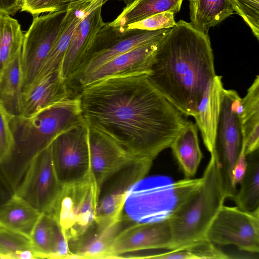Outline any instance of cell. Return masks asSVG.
I'll return each instance as SVG.
<instances>
[{"label":"cell","mask_w":259,"mask_h":259,"mask_svg":"<svg viewBox=\"0 0 259 259\" xmlns=\"http://www.w3.org/2000/svg\"><path fill=\"white\" fill-rule=\"evenodd\" d=\"M78 94L87 126L140 158L153 161L187 121L145 75L102 79Z\"/></svg>","instance_id":"obj_1"},{"label":"cell","mask_w":259,"mask_h":259,"mask_svg":"<svg viewBox=\"0 0 259 259\" xmlns=\"http://www.w3.org/2000/svg\"><path fill=\"white\" fill-rule=\"evenodd\" d=\"M216 75L208 33L180 20L159 42L149 79L182 114L194 117Z\"/></svg>","instance_id":"obj_2"},{"label":"cell","mask_w":259,"mask_h":259,"mask_svg":"<svg viewBox=\"0 0 259 259\" xmlns=\"http://www.w3.org/2000/svg\"><path fill=\"white\" fill-rule=\"evenodd\" d=\"M13 145L0 171L14 192L34 158L62 133L85 123L79 95L29 117L8 115Z\"/></svg>","instance_id":"obj_3"},{"label":"cell","mask_w":259,"mask_h":259,"mask_svg":"<svg viewBox=\"0 0 259 259\" xmlns=\"http://www.w3.org/2000/svg\"><path fill=\"white\" fill-rule=\"evenodd\" d=\"M210 154L202 184L168 218L172 234L170 249L185 248L206 239L209 226L224 205L226 197L215 150Z\"/></svg>","instance_id":"obj_4"},{"label":"cell","mask_w":259,"mask_h":259,"mask_svg":"<svg viewBox=\"0 0 259 259\" xmlns=\"http://www.w3.org/2000/svg\"><path fill=\"white\" fill-rule=\"evenodd\" d=\"M202 181V177L178 181L164 176L144 177L128 190L122 214L138 223L167 219Z\"/></svg>","instance_id":"obj_5"},{"label":"cell","mask_w":259,"mask_h":259,"mask_svg":"<svg viewBox=\"0 0 259 259\" xmlns=\"http://www.w3.org/2000/svg\"><path fill=\"white\" fill-rule=\"evenodd\" d=\"M241 98L233 90L224 89L218 124L215 151L225 196L237 192L233 171L243 144Z\"/></svg>","instance_id":"obj_6"},{"label":"cell","mask_w":259,"mask_h":259,"mask_svg":"<svg viewBox=\"0 0 259 259\" xmlns=\"http://www.w3.org/2000/svg\"><path fill=\"white\" fill-rule=\"evenodd\" d=\"M170 29H124L110 22L105 23L96 34L83 64L67 80L68 84L118 55L139 46L160 41Z\"/></svg>","instance_id":"obj_7"},{"label":"cell","mask_w":259,"mask_h":259,"mask_svg":"<svg viewBox=\"0 0 259 259\" xmlns=\"http://www.w3.org/2000/svg\"><path fill=\"white\" fill-rule=\"evenodd\" d=\"M98 189L91 176L83 181L63 186L51 212L70 241L82 234L95 221Z\"/></svg>","instance_id":"obj_8"},{"label":"cell","mask_w":259,"mask_h":259,"mask_svg":"<svg viewBox=\"0 0 259 259\" xmlns=\"http://www.w3.org/2000/svg\"><path fill=\"white\" fill-rule=\"evenodd\" d=\"M66 13V10H63L34 17L24 34L21 50L22 93L37 78L57 39Z\"/></svg>","instance_id":"obj_9"},{"label":"cell","mask_w":259,"mask_h":259,"mask_svg":"<svg viewBox=\"0 0 259 259\" xmlns=\"http://www.w3.org/2000/svg\"><path fill=\"white\" fill-rule=\"evenodd\" d=\"M51 151L54 170L63 186L91 177L88 126L85 123L57 137L51 144Z\"/></svg>","instance_id":"obj_10"},{"label":"cell","mask_w":259,"mask_h":259,"mask_svg":"<svg viewBox=\"0 0 259 259\" xmlns=\"http://www.w3.org/2000/svg\"><path fill=\"white\" fill-rule=\"evenodd\" d=\"M206 239L214 244L233 245L259 252V208L252 211L223 205L210 224Z\"/></svg>","instance_id":"obj_11"},{"label":"cell","mask_w":259,"mask_h":259,"mask_svg":"<svg viewBox=\"0 0 259 259\" xmlns=\"http://www.w3.org/2000/svg\"><path fill=\"white\" fill-rule=\"evenodd\" d=\"M63 188L54 170L50 145L32 160L14 195L40 213H50Z\"/></svg>","instance_id":"obj_12"},{"label":"cell","mask_w":259,"mask_h":259,"mask_svg":"<svg viewBox=\"0 0 259 259\" xmlns=\"http://www.w3.org/2000/svg\"><path fill=\"white\" fill-rule=\"evenodd\" d=\"M153 161L136 160L108 177L98 190L96 219L115 220L122 214L127 193L137 182L145 177Z\"/></svg>","instance_id":"obj_13"},{"label":"cell","mask_w":259,"mask_h":259,"mask_svg":"<svg viewBox=\"0 0 259 259\" xmlns=\"http://www.w3.org/2000/svg\"><path fill=\"white\" fill-rule=\"evenodd\" d=\"M160 41L139 46L118 55L68 85L73 92L76 91L75 93L78 94L83 87L108 78L139 75L148 76L151 73Z\"/></svg>","instance_id":"obj_14"},{"label":"cell","mask_w":259,"mask_h":259,"mask_svg":"<svg viewBox=\"0 0 259 259\" xmlns=\"http://www.w3.org/2000/svg\"><path fill=\"white\" fill-rule=\"evenodd\" d=\"M171 240L168 219L153 223L133 222L117 236L108 258H120L124 254L138 251L170 249Z\"/></svg>","instance_id":"obj_15"},{"label":"cell","mask_w":259,"mask_h":259,"mask_svg":"<svg viewBox=\"0 0 259 259\" xmlns=\"http://www.w3.org/2000/svg\"><path fill=\"white\" fill-rule=\"evenodd\" d=\"M133 222L123 215L115 220L96 219L82 234L68 242L70 258H108L117 236Z\"/></svg>","instance_id":"obj_16"},{"label":"cell","mask_w":259,"mask_h":259,"mask_svg":"<svg viewBox=\"0 0 259 259\" xmlns=\"http://www.w3.org/2000/svg\"><path fill=\"white\" fill-rule=\"evenodd\" d=\"M91 176L97 189L108 177L139 159L105 134L88 127Z\"/></svg>","instance_id":"obj_17"},{"label":"cell","mask_w":259,"mask_h":259,"mask_svg":"<svg viewBox=\"0 0 259 259\" xmlns=\"http://www.w3.org/2000/svg\"><path fill=\"white\" fill-rule=\"evenodd\" d=\"M102 6L88 13L75 29L59 68L64 79L67 80L82 66L96 34L104 24Z\"/></svg>","instance_id":"obj_18"},{"label":"cell","mask_w":259,"mask_h":259,"mask_svg":"<svg viewBox=\"0 0 259 259\" xmlns=\"http://www.w3.org/2000/svg\"><path fill=\"white\" fill-rule=\"evenodd\" d=\"M74 94L67 80L60 75L59 69L34 82L22 94V115L31 116Z\"/></svg>","instance_id":"obj_19"},{"label":"cell","mask_w":259,"mask_h":259,"mask_svg":"<svg viewBox=\"0 0 259 259\" xmlns=\"http://www.w3.org/2000/svg\"><path fill=\"white\" fill-rule=\"evenodd\" d=\"M106 2L104 0H95L72 4L67 6L57 39L34 82L59 69L72 35L78 24L88 13L99 6H103Z\"/></svg>","instance_id":"obj_20"},{"label":"cell","mask_w":259,"mask_h":259,"mask_svg":"<svg viewBox=\"0 0 259 259\" xmlns=\"http://www.w3.org/2000/svg\"><path fill=\"white\" fill-rule=\"evenodd\" d=\"M222 76L215 75L206 85L193 117L207 150L211 153L215 150L217 131L224 91Z\"/></svg>","instance_id":"obj_21"},{"label":"cell","mask_w":259,"mask_h":259,"mask_svg":"<svg viewBox=\"0 0 259 259\" xmlns=\"http://www.w3.org/2000/svg\"><path fill=\"white\" fill-rule=\"evenodd\" d=\"M169 148L171 149L185 178H192L195 175L203 157L196 124L187 120Z\"/></svg>","instance_id":"obj_22"},{"label":"cell","mask_w":259,"mask_h":259,"mask_svg":"<svg viewBox=\"0 0 259 259\" xmlns=\"http://www.w3.org/2000/svg\"><path fill=\"white\" fill-rule=\"evenodd\" d=\"M22 83L21 51L0 76V103L9 116L22 115Z\"/></svg>","instance_id":"obj_23"},{"label":"cell","mask_w":259,"mask_h":259,"mask_svg":"<svg viewBox=\"0 0 259 259\" xmlns=\"http://www.w3.org/2000/svg\"><path fill=\"white\" fill-rule=\"evenodd\" d=\"M40 214L29 204L14 194L0 209V228L29 238Z\"/></svg>","instance_id":"obj_24"},{"label":"cell","mask_w":259,"mask_h":259,"mask_svg":"<svg viewBox=\"0 0 259 259\" xmlns=\"http://www.w3.org/2000/svg\"><path fill=\"white\" fill-rule=\"evenodd\" d=\"M241 122L246 155L258 150L259 147V76H256L241 99Z\"/></svg>","instance_id":"obj_25"},{"label":"cell","mask_w":259,"mask_h":259,"mask_svg":"<svg viewBox=\"0 0 259 259\" xmlns=\"http://www.w3.org/2000/svg\"><path fill=\"white\" fill-rule=\"evenodd\" d=\"M189 8L190 23L205 33L234 13L231 0H190Z\"/></svg>","instance_id":"obj_26"},{"label":"cell","mask_w":259,"mask_h":259,"mask_svg":"<svg viewBox=\"0 0 259 259\" xmlns=\"http://www.w3.org/2000/svg\"><path fill=\"white\" fill-rule=\"evenodd\" d=\"M183 0H135L126 6L110 23L124 28L152 15L166 12L176 14L181 8Z\"/></svg>","instance_id":"obj_27"},{"label":"cell","mask_w":259,"mask_h":259,"mask_svg":"<svg viewBox=\"0 0 259 259\" xmlns=\"http://www.w3.org/2000/svg\"><path fill=\"white\" fill-rule=\"evenodd\" d=\"M246 158V168L239 183L240 188L232 199L241 210L252 211L259 208L258 150L247 155Z\"/></svg>","instance_id":"obj_28"},{"label":"cell","mask_w":259,"mask_h":259,"mask_svg":"<svg viewBox=\"0 0 259 259\" xmlns=\"http://www.w3.org/2000/svg\"><path fill=\"white\" fill-rule=\"evenodd\" d=\"M24 34L18 21L0 13V76L8 64L21 51Z\"/></svg>","instance_id":"obj_29"},{"label":"cell","mask_w":259,"mask_h":259,"mask_svg":"<svg viewBox=\"0 0 259 259\" xmlns=\"http://www.w3.org/2000/svg\"><path fill=\"white\" fill-rule=\"evenodd\" d=\"M0 258L34 259L39 257L29 238L0 228Z\"/></svg>","instance_id":"obj_30"},{"label":"cell","mask_w":259,"mask_h":259,"mask_svg":"<svg viewBox=\"0 0 259 259\" xmlns=\"http://www.w3.org/2000/svg\"><path fill=\"white\" fill-rule=\"evenodd\" d=\"M56 220L49 213L40 214L30 236L31 243L39 258H51Z\"/></svg>","instance_id":"obj_31"},{"label":"cell","mask_w":259,"mask_h":259,"mask_svg":"<svg viewBox=\"0 0 259 259\" xmlns=\"http://www.w3.org/2000/svg\"><path fill=\"white\" fill-rule=\"evenodd\" d=\"M234 12L240 15L259 40V0H231Z\"/></svg>","instance_id":"obj_32"},{"label":"cell","mask_w":259,"mask_h":259,"mask_svg":"<svg viewBox=\"0 0 259 259\" xmlns=\"http://www.w3.org/2000/svg\"><path fill=\"white\" fill-rule=\"evenodd\" d=\"M176 23L175 14L170 12H166L152 15L140 21L128 24L123 28L155 30L171 28Z\"/></svg>","instance_id":"obj_33"},{"label":"cell","mask_w":259,"mask_h":259,"mask_svg":"<svg viewBox=\"0 0 259 259\" xmlns=\"http://www.w3.org/2000/svg\"><path fill=\"white\" fill-rule=\"evenodd\" d=\"M13 145L8 115L0 103V164L10 156Z\"/></svg>","instance_id":"obj_34"},{"label":"cell","mask_w":259,"mask_h":259,"mask_svg":"<svg viewBox=\"0 0 259 259\" xmlns=\"http://www.w3.org/2000/svg\"><path fill=\"white\" fill-rule=\"evenodd\" d=\"M51 258H70L68 241L56 220L54 229L53 250Z\"/></svg>","instance_id":"obj_35"},{"label":"cell","mask_w":259,"mask_h":259,"mask_svg":"<svg viewBox=\"0 0 259 259\" xmlns=\"http://www.w3.org/2000/svg\"><path fill=\"white\" fill-rule=\"evenodd\" d=\"M59 0H24L21 11H25L34 17L46 12L57 11Z\"/></svg>","instance_id":"obj_36"},{"label":"cell","mask_w":259,"mask_h":259,"mask_svg":"<svg viewBox=\"0 0 259 259\" xmlns=\"http://www.w3.org/2000/svg\"><path fill=\"white\" fill-rule=\"evenodd\" d=\"M246 156L243 141V144L233 171V181L236 186L239 184L245 172L247 165Z\"/></svg>","instance_id":"obj_37"},{"label":"cell","mask_w":259,"mask_h":259,"mask_svg":"<svg viewBox=\"0 0 259 259\" xmlns=\"http://www.w3.org/2000/svg\"><path fill=\"white\" fill-rule=\"evenodd\" d=\"M14 194L13 190L0 171V209Z\"/></svg>","instance_id":"obj_38"},{"label":"cell","mask_w":259,"mask_h":259,"mask_svg":"<svg viewBox=\"0 0 259 259\" xmlns=\"http://www.w3.org/2000/svg\"><path fill=\"white\" fill-rule=\"evenodd\" d=\"M21 10L17 0H0V13L8 15H14Z\"/></svg>","instance_id":"obj_39"},{"label":"cell","mask_w":259,"mask_h":259,"mask_svg":"<svg viewBox=\"0 0 259 259\" xmlns=\"http://www.w3.org/2000/svg\"><path fill=\"white\" fill-rule=\"evenodd\" d=\"M95 0H59L57 6V11L66 10V8L69 5L75 3H80L84 2L93 1ZM106 2L108 0H104ZM121 1V0H118Z\"/></svg>","instance_id":"obj_40"},{"label":"cell","mask_w":259,"mask_h":259,"mask_svg":"<svg viewBox=\"0 0 259 259\" xmlns=\"http://www.w3.org/2000/svg\"><path fill=\"white\" fill-rule=\"evenodd\" d=\"M123 2L125 3L126 6H127L131 4L133 2H134L135 0H122Z\"/></svg>","instance_id":"obj_41"},{"label":"cell","mask_w":259,"mask_h":259,"mask_svg":"<svg viewBox=\"0 0 259 259\" xmlns=\"http://www.w3.org/2000/svg\"><path fill=\"white\" fill-rule=\"evenodd\" d=\"M23 2H24V0H17L18 4L19 6L21 8V7H22Z\"/></svg>","instance_id":"obj_42"}]
</instances>
